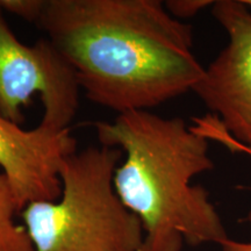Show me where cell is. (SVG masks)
<instances>
[{
    "label": "cell",
    "instance_id": "277c9868",
    "mask_svg": "<svg viewBox=\"0 0 251 251\" xmlns=\"http://www.w3.org/2000/svg\"><path fill=\"white\" fill-rule=\"evenodd\" d=\"M212 15L228 42L192 91L213 113L196 119L193 127L206 139L251 156V12L242 0H218Z\"/></svg>",
    "mask_w": 251,
    "mask_h": 251
},
{
    "label": "cell",
    "instance_id": "5b68a950",
    "mask_svg": "<svg viewBox=\"0 0 251 251\" xmlns=\"http://www.w3.org/2000/svg\"><path fill=\"white\" fill-rule=\"evenodd\" d=\"M78 81L68 62L48 39L27 46L8 27L0 7V115L20 125L23 109L39 98L41 125L70 128L79 106Z\"/></svg>",
    "mask_w": 251,
    "mask_h": 251
},
{
    "label": "cell",
    "instance_id": "3957f363",
    "mask_svg": "<svg viewBox=\"0 0 251 251\" xmlns=\"http://www.w3.org/2000/svg\"><path fill=\"white\" fill-rule=\"evenodd\" d=\"M122 157L120 149L99 146L63 162L58 199L31 202L23 211L34 251H141L142 225L113 184Z\"/></svg>",
    "mask_w": 251,
    "mask_h": 251
},
{
    "label": "cell",
    "instance_id": "7a4b0ae2",
    "mask_svg": "<svg viewBox=\"0 0 251 251\" xmlns=\"http://www.w3.org/2000/svg\"><path fill=\"white\" fill-rule=\"evenodd\" d=\"M100 146L120 149L125 159L113 184L121 202L140 220L141 251H181L228 238L222 219L197 176L211 171L209 140L181 118L150 111L94 122Z\"/></svg>",
    "mask_w": 251,
    "mask_h": 251
},
{
    "label": "cell",
    "instance_id": "52a82bcc",
    "mask_svg": "<svg viewBox=\"0 0 251 251\" xmlns=\"http://www.w3.org/2000/svg\"><path fill=\"white\" fill-rule=\"evenodd\" d=\"M19 209L8 178L0 172V251H34L26 228L15 224Z\"/></svg>",
    "mask_w": 251,
    "mask_h": 251
},
{
    "label": "cell",
    "instance_id": "8fae6325",
    "mask_svg": "<svg viewBox=\"0 0 251 251\" xmlns=\"http://www.w3.org/2000/svg\"><path fill=\"white\" fill-rule=\"evenodd\" d=\"M242 1L248 6V7L251 8V0H242Z\"/></svg>",
    "mask_w": 251,
    "mask_h": 251
},
{
    "label": "cell",
    "instance_id": "6da1fadb",
    "mask_svg": "<svg viewBox=\"0 0 251 251\" xmlns=\"http://www.w3.org/2000/svg\"><path fill=\"white\" fill-rule=\"evenodd\" d=\"M86 98L118 114L193 91L205 68L193 28L159 0H47L39 24Z\"/></svg>",
    "mask_w": 251,
    "mask_h": 251
},
{
    "label": "cell",
    "instance_id": "9c48e42d",
    "mask_svg": "<svg viewBox=\"0 0 251 251\" xmlns=\"http://www.w3.org/2000/svg\"><path fill=\"white\" fill-rule=\"evenodd\" d=\"M212 0H168L164 2L165 9L172 18L181 21L183 19L196 17L207 7H212Z\"/></svg>",
    "mask_w": 251,
    "mask_h": 251
},
{
    "label": "cell",
    "instance_id": "ba28073f",
    "mask_svg": "<svg viewBox=\"0 0 251 251\" xmlns=\"http://www.w3.org/2000/svg\"><path fill=\"white\" fill-rule=\"evenodd\" d=\"M46 4L47 0H0L2 11L30 24H35L36 26L42 17Z\"/></svg>",
    "mask_w": 251,
    "mask_h": 251
},
{
    "label": "cell",
    "instance_id": "30bf717a",
    "mask_svg": "<svg viewBox=\"0 0 251 251\" xmlns=\"http://www.w3.org/2000/svg\"><path fill=\"white\" fill-rule=\"evenodd\" d=\"M248 220L251 222V212ZM219 246L221 247L222 251H251V242H240L229 237L220 242Z\"/></svg>",
    "mask_w": 251,
    "mask_h": 251
},
{
    "label": "cell",
    "instance_id": "8992f818",
    "mask_svg": "<svg viewBox=\"0 0 251 251\" xmlns=\"http://www.w3.org/2000/svg\"><path fill=\"white\" fill-rule=\"evenodd\" d=\"M77 151L70 128L39 125L26 130L0 115V168L8 178L19 209L36 201H54L62 192L59 170Z\"/></svg>",
    "mask_w": 251,
    "mask_h": 251
}]
</instances>
